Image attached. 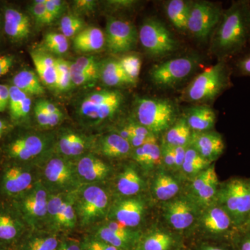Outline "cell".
Instances as JSON below:
<instances>
[{
    "mask_svg": "<svg viewBox=\"0 0 250 250\" xmlns=\"http://www.w3.org/2000/svg\"><path fill=\"white\" fill-rule=\"evenodd\" d=\"M197 65V59L192 56L169 59L154 65L149 72V77L156 86L170 88L187 80L195 71Z\"/></svg>",
    "mask_w": 250,
    "mask_h": 250,
    "instance_id": "52a82bcc",
    "label": "cell"
},
{
    "mask_svg": "<svg viewBox=\"0 0 250 250\" xmlns=\"http://www.w3.org/2000/svg\"><path fill=\"white\" fill-rule=\"evenodd\" d=\"M135 113L138 123L154 135L167 131L177 117V108L167 99L142 97L136 99Z\"/></svg>",
    "mask_w": 250,
    "mask_h": 250,
    "instance_id": "3957f363",
    "label": "cell"
},
{
    "mask_svg": "<svg viewBox=\"0 0 250 250\" xmlns=\"http://www.w3.org/2000/svg\"><path fill=\"white\" fill-rule=\"evenodd\" d=\"M46 141L38 135L20 138L11 143L8 148L9 155L15 159L27 161L39 155L45 149Z\"/></svg>",
    "mask_w": 250,
    "mask_h": 250,
    "instance_id": "5bb4252c",
    "label": "cell"
},
{
    "mask_svg": "<svg viewBox=\"0 0 250 250\" xmlns=\"http://www.w3.org/2000/svg\"><path fill=\"white\" fill-rule=\"evenodd\" d=\"M165 210L167 221L176 229H185L193 223L192 207L186 200H176L170 202L166 205Z\"/></svg>",
    "mask_w": 250,
    "mask_h": 250,
    "instance_id": "2e32d148",
    "label": "cell"
},
{
    "mask_svg": "<svg viewBox=\"0 0 250 250\" xmlns=\"http://www.w3.org/2000/svg\"><path fill=\"white\" fill-rule=\"evenodd\" d=\"M153 190L159 200H170L178 193L179 185L175 179L164 173L158 174L153 184Z\"/></svg>",
    "mask_w": 250,
    "mask_h": 250,
    "instance_id": "4dcf8cb0",
    "label": "cell"
},
{
    "mask_svg": "<svg viewBox=\"0 0 250 250\" xmlns=\"http://www.w3.org/2000/svg\"><path fill=\"white\" fill-rule=\"evenodd\" d=\"M30 18L17 9L9 8L4 13V31L15 41L27 39L31 34Z\"/></svg>",
    "mask_w": 250,
    "mask_h": 250,
    "instance_id": "4fadbf2b",
    "label": "cell"
},
{
    "mask_svg": "<svg viewBox=\"0 0 250 250\" xmlns=\"http://www.w3.org/2000/svg\"><path fill=\"white\" fill-rule=\"evenodd\" d=\"M203 250H224L221 249V248H217V247H206V248H204Z\"/></svg>",
    "mask_w": 250,
    "mask_h": 250,
    "instance_id": "03108f58",
    "label": "cell"
},
{
    "mask_svg": "<svg viewBox=\"0 0 250 250\" xmlns=\"http://www.w3.org/2000/svg\"><path fill=\"white\" fill-rule=\"evenodd\" d=\"M106 48L111 54L126 53L136 47L139 32L132 23L110 16L106 21Z\"/></svg>",
    "mask_w": 250,
    "mask_h": 250,
    "instance_id": "9c48e42d",
    "label": "cell"
},
{
    "mask_svg": "<svg viewBox=\"0 0 250 250\" xmlns=\"http://www.w3.org/2000/svg\"><path fill=\"white\" fill-rule=\"evenodd\" d=\"M98 149L102 154L107 157L121 158L129 154L131 146L127 140L117 133L103 136L99 141Z\"/></svg>",
    "mask_w": 250,
    "mask_h": 250,
    "instance_id": "cb8c5ba5",
    "label": "cell"
},
{
    "mask_svg": "<svg viewBox=\"0 0 250 250\" xmlns=\"http://www.w3.org/2000/svg\"><path fill=\"white\" fill-rule=\"evenodd\" d=\"M250 41V1H233L224 10L212 34V53L225 60L238 55Z\"/></svg>",
    "mask_w": 250,
    "mask_h": 250,
    "instance_id": "6da1fadb",
    "label": "cell"
},
{
    "mask_svg": "<svg viewBox=\"0 0 250 250\" xmlns=\"http://www.w3.org/2000/svg\"><path fill=\"white\" fill-rule=\"evenodd\" d=\"M220 207L229 215L237 229L250 213V179H230L218 191Z\"/></svg>",
    "mask_w": 250,
    "mask_h": 250,
    "instance_id": "5b68a950",
    "label": "cell"
},
{
    "mask_svg": "<svg viewBox=\"0 0 250 250\" xmlns=\"http://www.w3.org/2000/svg\"><path fill=\"white\" fill-rule=\"evenodd\" d=\"M146 152V161L145 166L153 167L160 165L162 158H161V147L157 143H148L143 146Z\"/></svg>",
    "mask_w": 250,
    "mask_h": 250,
    "instance_id": "bcb514c9",
    "label": "cell"
},
{
    "mask_svg": "<svg viewBox=\"0 0 250 250\" xmlns=\"http://www.w3.org/2000/svg\"><path fill=\"white\" fill-rule=\"evenodd\" d=\"M120 64L126 76L129 77L133 84H135L139 80L140 73H141L142 61L141 57L137 54H125L121 59H118Z\"/></svg>",
    "mask_w": 250,
    "mask_h": 250,
    "instance_id": "74e56055",
    "label": "cell"
},
{
    "mask_svg": "<svg viewBox=\"0 0 250 250\" xmlns=\"http://www.w3.org/2000/svg\"><path fill=\"white\" fill-rule=\"evenodd\" d=\"M108 196L101 188L92 186L83 190L79 202V215L83 224H89L105 214Z\"/></svg>",
    "mask_w": 250,
    "mask_h": 250,
    "instance_id": "30bf717a",
    "label": "cell"
},
{
    "mask_svg": "<svg viewBox=\"0 0 250 250\" xmlns=\"http://www.w3.org/2000/svg\"><path fill=\"white\" fill-rule=\"evenodd\" d=\"M6 129H7V125L2 120L0 119V138H1Z\"/></svg>",
    "mask_w": 250,
    "mask_h": 250,
    "instance_id": "e7e4bbea",
    "label": "cell"
},
{
    "mask_svg": "<svg viewBox=\"0 0 250 250\" xmlns=\"http://www.w3.org/2000/svg\"><path fill=\"white\" fill-rule=\"evenodd\" d=\"M45 174L48 182L57 186L71 183L74 179L71 164L61 158H54L47 163Z\"/></svg>",
    "mask_w": 250,
    "mask_h": 250,
    "instance_id": "7402d4cb",
    "label": "cell"
},
{
    "mask_svg": "<svg viewBox=\"0 0 250 250\" xmlns=\"http://www.w3.org/2000/svg\"><path fill=\"white\" fill-rule=\"evenodd\" d=\"M144 203L139 200L131 199L121 202L115 208L116 221L129 228L138 226L142 220Z\"/></svg>",
    "mask_w": 250,
    "mask_h": 250,
    "instance_id": "ac0fdd59",
    "label": "cell"
},
{
    "mask_svg": "<svg viewBox=\"0 0 250 250\" xmlns=\"http://www.w3.org/2000/svg\"><path fill=\"white\" fill-rule=\"evenodd\" d=\"M59 148L64 155L78 156L84 152L86 141L83 136L77 133L66 131L59 138Z\"/></svg>",
    "mask_w": 250,
    "mask_h": 250,
    "instance_id": "f546056e",
    "label": "cell"
},
{
    "mask_svg": "<svg viewBox=\"0 0 250 250\" xmlns=\"http://www.w3.org/2000/svg\"><path fill=\"white\" fill-rule=\"evenodd\" d=\"M124 95L120 90L103 89L85 95L79 106L82 119L92 125H98L111 119L121 109Z\"/></svg>",
    "mask_w": 250,
    "mask_h": 250,
    "instance_id": "277c9868",
    "label": "cell"
},
{
    "mask_svg": "<svg viewBox=\"0 0 250 250\" xmlns=\"http://www.w3.org/2000/svg\"><path fill=\"white\" fill-rule=\"evenodd\" d=\"M46 0H36L33 1L29 12L38 24H49L54 22V19L47 12L45 6Z\"/></svg>",
    "mask_w": 250,
    "mask_h": 250,
    "instance_id": "b9f144b4",
    "label": "cell"
},
{
    "mask_svg": "<svg viewBox=\"0 0 250 250\" xmlns=\"http://www.w3.org/2000/svg\"><path fill=\"white\" fill-rule=\"evenodd\" d=\"M218 187V179L217 174L215 173L197 191L195 195L199 200L203 203H207L213 198L217 194Z\"/></svg>",
    "mask_w": 250,
    "mask_h": 250,
    "instance_id": "ee69618b",
    "label": "cell"
},
{
    "mask_svg": "<svg viewBox=\"0 0 250 250\" xmlns=\"http://www.w3.org/2000/svg\"><path fill=\"white\" fill-rule=\"evenodd\" d=\"M230 75L228 62L220 60L195 77L184 90L182 99L191 103L211 101L230 86Z\"/></svg>",
    "mask_w": 250,
    "mask_h": 250,
    "instance_id": "7a4b0ae2",
    "label": "cell"
},
{
    "mask_svg": "<svg viewBox=\"0 0 250 250\" xmlns=\"http://www.w3.org/2000/svg\"><path fill=\"white\" fill-rule=\"evenodd\" d=\"M70 62L65 59H57V83L56 89L66 92L72 86Z\"/></svg>",
    "mask_w": 250,
    "mask_h": 250,
    "instance_id": "f35d334b",
    "label": "cell"
},
{
    "mask_svg": "<svg viewBox=\"0 0 250 250\" xmlns=\"http://www.w3.org/2000/svg\"><path fill=\"white\" fill-rule=\"evenodd\" d=\"M98 234L101 241L118 249L127 247L132 239V235L131 233L115 231L106 226L100 229Z\"/></svg>",
    "mask_w": 250,
    "mask_h": 250,
    "instance_id": "e575fe53",
    "label": "cell"
},
{
    "mask_svg": "<svg viewBox=\"0 0 250 250\" xmlns=\"http://www.w3.org/2000/svg\"><path fill=\"white\" fill-rule=\"evenodd\" d=\"M172 237L167 233H152L143 242L142 250H168L172 246Z\"/></svg>",
    "mask_w": 250,
    "mask_h": 250,
    "instance_id": "ab89813d",
    "label": "cell"
},
{
    "mask_svg": "<svg viewBox=\"0 0 250 250\" xmlns=\"http://www.w3.org/2000/svg\"><path fill=\"white\" fill-rule=\"evenodd\" d=\"M223 11L218 4L210 1L192 2L187 31L197 40L207 41L214 32Z\"/></svg>",
    "mask_w": 250,
    "mask_h": 250,
    "instance_id": "ba28073f",
    "label": "cell"
},
{
    "mask_svg": "<svg viewBox=\"0 0 250 250\" xmlns=\"http://www.w3.org/2000/svg\"><path fill=\"white\" fill-rule=\"evenodd\" d=\"M34 114L38 124L43 128L53 127L50 118L37 103L34 106Z\"/></svg>",
    "mask_w": 250,
    "mask_h": 250,
    "instance_id": "db71d44e",
    "label": "cell"
},
{
    "mask_svg": "<svg viewBox=\"0 0 250 250\" xmlns=\"http://www.w3.org/2000/svg\"><path fill=\"white\" fill-rule=\"evenodd\" d=\"M161 158L166 166L174 167V147L164 143L161 147Z\"/></svg>",
    "mask_w": 250,
    "mask_h": 250,
    "instance_id": "11a10c76",
    "label": "cell"
},
{
    "mask_svg": "<svg viewBox=\"0 0 250 250\" xmlns=\"http://www.w3.org/2000/svg\"><path fill=\"white\" fill-rule=\"evenodd\" d=\"M30 55L41 82L50 88H56L57 59L44 49H34Z\"/></svg>",
    "mask_w": 250,
    "mask_h": 250,
    "instance_id": "7c38bea8",
    "label": "cell"
},
{
    "mask_svg": "<svg viewBox=\"0 0 250 250\" xmlns=\"http://www.w3.org/2000/svg\"><path fill=\"white\" fill-rule=\"evenodd\" d=\"M44 48L49 53L62 55L68 51V39L62 33H47L44 38Z\"/></svg>",
    "mask_w": 250,
    "mask_h": 250,
    "instance_id": "d590c367",
    "label": "cell"
},
{
    "mask_svg": "<svg viewBox=\"0 0 250 250\" xmlns=\"http://www.w3.org/2000/svg\"><path fill=\"white\" fill-rule=\"evenodd\" d=\"M190 145V147L210 162L220 157L225 149L223 136L215 131L192 133Z\"/></svg>",
    "mask_w": 250,
    "mask_h": 250,
    "instance_id": "8fae6325",
    "label": "cell"
},
{
    "mask_svg": "<svg viewBox=\"0 0 250 250\" xmlns=\"http://www.w3.org/2000/svg\"><path fill=\"white\" fill-rule=\"evenodd\" d=\"M10 90L7 85L0 84V112L4 111L9 106Z\"/></svg>",
    "mask_w": 250,
    "mask_h": 250,
    "instance_id": "6f0895ef",
    "label": "cell"
},
{
    "mask_svg": "<svg viewBox=\"0 0 250 250\" xmlns=\"http://www.w3.org/2000/svg\"><path fill=\"white\" fill-rule=\"evenodd\" d=\"M46 9L54 21L60 18L66 9V2L62 0H46Z\"/></svg>",
    "mask_w": 250,
    "mask_h": 250,
    "instance_id": "681fc988",
    "label": "cell"
},
{
    "mask_svg": "<svg viewBox=\"0 0 250 250\" xmlns=\"http://www.w3.org/2000/svg\"><path fill=\"white\" fill-rule=\"evenodd\" d=\"M210 163L190 146L187 148L182 168L188 174L200 173L202 170L208 168Z\"/></svg>",
    "mask_w": 250,
    "mask_h": 250,
    "instance_id": "836d02e7",
    "label": "cell"
},
{
    "mask_svg": "<svg viewBox=\"0 0 250 250\" xmlns=\"http://www.w3.org/2000/svg\"><path fill=\"white\" fill-rule=\"evenodd\" d=\"M47 203L48 198L45 189L36 187L24 198L23 209L31 220H39L47 215Z\"/></svg>",
    "mask_w": 250,
    "mask_h": 250,
    "instance_id": "44dd1931",
    "label": "cell"
},
{
    "mask_svg": "<svg viewBox=\"0 0 250 250\" xmlns=\"http://www.w3.org/2000/svg\"><path fill=\"white\" fill-rule=\"evenodd\" d=\"M202 223L207 230L213 233L226 232L232 227L236 228L229 215L220 207L208 210L204 216Z\"/></svg>",
    "mask_w": 250,
    "mask_h": 250,
    "instance_id": "484cf974",
    "label": "cell"
},
{
    "mask_svg": "<svg viewBox=\"0 0 250 250\" xmlns=\"http://www.w3.org/2000/svg\"><path fill=\"white\" fill-rule=\"evenodd\" d=\"M62 35L67 39L74 37L85 28V21L83 18L72 14L65 15L61 19L59 24Z\"/></svg>",
    "mask_w": 250,
    "mask_h": 250,
    "instance_id": "8d00e7d4",
    "label": "cell"
},
{
    "mask_svg": "<svg viewBox=\"0 0 250 250\" xmlns=\"http://www.w3.org/2000/svg\"><path fill=\"white\" fill-rule=\"evenodd\" d=\"M86 250H118V249L100 240V241H90L87 246Z\"/></svg>",
    "mask_w": 250,
    "mask_h": 250,
    "instance_id": "680465c9",
    "label": "cell"
},
{
    "mask_svg": "<svg viewBox=\"0 0 250 250\" xmlns=\"http://www.w3.org/2000/svg\"><path fill=\"white\" fill-rule=\"evenodd\" d=\"M96 1L93 0H75L72 2L74 14L80 16L82 15L92 14L97 9Z\"/></svg>",
    "mask_w": 250,
    "mask_h": 250,
    "instance_id": "c3c4849f",
    "label": "cell"
},
{
    "mask_svg": "<svg viewBox=\"0 0 250 250\" xmlns=\"http://www.w3.org/2000/svg\"><path fill=\"white\" fill-rule=\"evenodd\" d=\"M139 39L146 52L155 58L166 57L178 48L173 34L156 18L144 21L140 28Z\"/></svg>",
    "mask_w": 250,
    "mask_h": 250,
    "instance_id": "8992f818",
    "label": "cell"
},
{
    "mask_svg": "<svg viewBox=\"0 0 250 250\" xmlns=\"http://www.w3.org/2000/svg\"><path fill=\"white\" fill-rule=\"evenodd\" d=\"M191 131L185 118H179L166 131L164 143L172 147L188 146V145L190 144L191 140Z\"/></svg>",
    "mask_w": 250,
    "mask_h": 250,
    "instance_id": "4316f807",
    "label": "cell"
},
{
    "mask_svg": "<svg viewBox=\"0 0 250 250\" xmlns=\"http://www.w3.org/2000/svg\"><path fill=\"white\" fill-rule=\"evenodd\" d=\"M241 230L246 234L241 241L238 242V250H250V229Z\"/></svg>",
    "mask_w": 250,
    "mask_h": 250,
    "instance_id": "94428289",
    "label": "cell"
},
{
    "mask_svg": "<svg viewBox=\"0 0 250 250\" xmlns=\"http://www.w3.org/2000/svg\"><path fill=\"white\" fill-rule=\"evenodd\" d=\"M109 170V167L104 161L92 155L82 158L77 165L79 174L89 182L105 178Z\"/></svg>",
    "mask_w": 250,
    "mask_h": 250,
    "instance_id": "d4e9b609",
    "label": "cell"
},
{
    "mask_svg": "<svg viewBox=\"0 0 250 250\" xmlns=\"http://www.w3.org/2000/svg\"><path fill=\"white\" fill-rule=\"evenodd\" d=\"M73 45L83 53L98 52L106 47L105 33L98 27H85L74 38Z\"/></svg>",
    "mask_w": 250,
    "mask_h": 250,
    "instance_id": "e0dca14e",
    "label": "cell"
},
{
    "mask_svg": "<svg viewBox=\"0 0 250 250\" xmlns=\"http://www.w3.org/2000/svg\"><path fill=\"white\" fill-rule=\"evenodd\" d=\"M100 64L93 56H83L70 62L72 74H87L94 80L100 78Z\"/></svg>",
    "mask_w": 250,
    "mask_h": 250,
    "instance_id": "d6a6232c",
    "label": "cell"
},
{
    "mask_svg": "<svg viewBox=\"0 0 250 250\" xmlns=\"http://www.w3.org/2000/svg\"><path fill=\"white\" fill-rule=\"evenodd\" d=\"M187 147H174V167H182Z\"/></svg>",
    "mask_w": 250,
    "mask_h": 250,
    "instance_id": "91938a15",
    "label": "cell"
},
{
    "mask_svg": "<svg viewBox=\"0 0 250 250\" xmlns=\"http://www.w3.org/2000/svg\"><path fill=\"white\" fill-rule=\"evenodd\" d=\"M9 108L11 118L15 121L24 119L31 111V98L14 85L9 87Z\"/></svg>",
    "mask_w": 250,
    "mask_h": 250,
    "instance_id": "f1b7e54d",
    "label": "cell"
},
{
    "mask_svg": "<svg viewBox=\"0 0 250 250\" xmlns=\"http://www.w3.org/2000/svg\"><path fill=\"white\" fill-rule=\"evenodd\" d=\"M63 202L64 200L60 195H54L48 200L47 214L49 215V218L53 220L54 223L60 213Z\"/></svg>",
    "mask_w": 250,
    "mask_h": 250,
    "instance_id": "f907efd6",
    "label": "cell"
},
{
    "mask_svg": "<svg viewBox=\"0 0 250 250\" xmlns=\"http://www.w3.org/2000/svg\"><path fill=\"white\" fill-rule=\"evenodd\" d=\"M14 86L29 95L41 96L45 93L43 85L37 74L32 70H23L15 75L13 79Z\"/></svg>",
    "mask_w": 250,
    "mask_h": 250,
    "instance_id": "83f0119b",
    "label": "cell"
},
{
    "mask_svg": "<svg viewBox=\"0 0 250 250\" xmlns=\"http://www.w3.org/2000/svg\"><path fill=\"white\" fill-rule=\"evenodd\" d=\"M235 70L240 75L250 76V52L237 59Z\"/></svg>",
    "mask_w": 250,
    "mask_h": 250,
    "instance_id": "f5cc1de1",
    "label": "cell"
},
{
    "mask_svg": "<svg viewBox=\"0 0 250 250\" xmlns=\"http://www.w3.org/2000/svg\"><path fill=\"white\" fill-rule=\"evenodd\" d=\"M58 246L55 236L38 237L29 242L27 250H57Z\"/></svg>",
    "mask_w": 250,
    "mask_h": 250,
    "instance_id": "f6af8a7d",
    "label": "cell"
},
{
    "mask_svg": "<svg viewBox=\"0 0 250 250\" xmlns=\"http://www.w3.org/2000/svg\"><path fill=\"white\" fill-rule=\"evenodd\" d=\"M18 228L10 215L0 214V239L9 241L17 236Z\"/></svg>",
    "mask_w": 250,
    "mask_h": 250,
    "instance_id": "7bdbcfd3",
    "label": "cell"
},
{
    "mask_svg": "<svg viewBox=\"0 0 250 250\" xmlns=\"http://www.w3.org/2000/svg\"><path fill=\"white\" fill-rule=\"evenodd\" d=\"M100 79L104 84L109 87L134 85L116 59H109L101 62Z\"/></svg>",
    "mask_w": 250,
    "mask_h": 250,
    "instance_id": "ffe728a7",
    "label": "cell"
},
{
    "mask_svg": "<svg viewBox=\"0 0 250 250\" xmlns=\"http://www.w3.org/2000/svg\"><path fill=\"white\" fill-rule=\"evenodd\" d=\"M57 250H81L78 245L75 243H64L60 248H57Z\"/></svg>",
    "mask_w": 250,
    "mask_h": 250,
    "instance_id": "6125c7cd",
    "label": "cell"
},
{
    "mask_svg": "<svg viewBox=\"0 0 250 250\" xmlns=\"http://www.w3.org/2000/svg\"><path fill=\"white\" fill-rule=\"evenodd\" d=\"M238 229L241 230H250V214L248 215V218H247L246 221L244 222V223Z\"/></svg>",
    "mask_w": 250,
    "mask_h": 250,
    "instance_id": "be15d7a7",
    "label": "cell"
},
{
    "mask_svg": "<svg viewBox=\"0 0 250 250\" xmlns=\"http://www.w3.org/2000/svg\"><path fill=\"white\" fill-rule=\"evenodd\" d=\"M31 183L32 175L27 170L18 166L9 167L3 177V188L9 195H16L25 191Z\"/></svg>",
    "mask_w": 250,
    "mask_h": 250,
    "instance_id": "d6986e66",
    "label": "cell"
},
{
    "mask_svg": "<svg viewBox=\"0 0 250 250\" xmlns=\"http://www.w3.org/2000/svg\"><path fill=\"white\" fill-rule=\"evenodd\" d=\"M76 223V215L71 200H64L60 213L57 217L55 224L58 226L72 229Z\"/></svg>",
    "mask_w": 250,
    "mask_h": 250,
    "instance_id": "60d3db41",
    "label": "cell"
},
{
    "mask_svg": "<svg viewBox=\"0 0 250 250\" xmlns=\"http://www.w3.org/2000/svg\"><path fill=\"white\" fill-rule=\"evenodd\" d=\"M191 4V1L184 0H170L164 4L166 16L177 30L182 32L187 31Z\"/></svg>",
    "mask_w": 250,
    "mask_h": 250,
    "instance_id": "603a6c76",
    "label": "cell"
},
{
    "mask_svg": "<svg viewBox=\"0 0 250 250\" xmlns=\"http://www.w3.org/2000/svg\"><path fill=\"white\" fill-rule=\"evenodd\" d=\"M36 103L39 104L41 107L48 114L52 121V126H57L62 122L63 114L60 108L57 107L54 104L46 100H39Z\"/></svg>",
    "mask_w": 250,
    "mask_h": 250,
    "instance_id": "7dc6e473",
    "label": "cell"
},
{
    "mask_svg": "<svg viewBox=\"0 0 250 250\" xmlns=\"http://www.w3.org/2000/svg\"><path fill=\"white\" fill-rule=\"evenodd\" d=\"M143 181L134 169L127 167L121 174L118 181V189L126 196L136 195L141 190Z\"/></svg>",
    "mask_w": 250,
    "mask_h": 250,
    "instance_id": "1f68e13d",
    "label": "cell"
},
{
    "mask_svg": "<svg viewBox=\"0 0 250 250\" xmlns=\"http://www.w3.org/2000/svg\"><path fill=\"white\" fill-rule=\"evenodd\" d=\"M137 2L134 0H109L105 4L110 11H120L132 9Z\"/></svg>",
    "mask_w": 250,
    "mask_h": 250,
    "instance_id": "816d5d0a",
    "label": "cell"
},
{
    "mask_svg": "<svg viewBox=\"0 0 250 250\" xmlns=\"http://www.w3.org/2000/svg\"><path fill=\"white\" fill-rule=\"evenodd\" d=\"M14 57L12 55H4L0 57V77L4 76L9 72L14 64Z\"/></svg>",
    "mask_w": 250,
    "mask_h": 250,
    "instance_id": "9f6ffc18",
    "label": "cell"
},
{
    "mask_svg": "<svg viewBox=\"0 0 250 250\" xmlns=\"http://www.w3.org/2000/svg\"><path fill=\"white\" fill-rule=\"evenodd\" d=\"M184 118L191 131L205 132L210 131L214 126L216 113L208 105L200 104L189 108Z\"/></svg>",
    "mask_w": 250,
    "mask_h": 250,
    "instance_id": "9a60e30c",
    "label": "cell"
}]
</instances>
